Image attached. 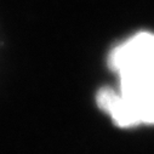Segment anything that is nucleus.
Here are the masks:
<instances>
[{
	"label": "nucleus",
	"mask_w": 154,
	"mask_h": 154,
	"mask_svg": "<svg viewBox=\"0 0 154 154\" xmlns=\"http://www.w3.org/2000/svg\"><path fill=\"white\" fill-rule=\"evenodd\" d=\"M108 63L117 84L98 92L100 108L120 128L154 125V34L129 36L112 50Z\"/></svg>",
	"instance_id": "nucleus-1"
}]
</instances>
